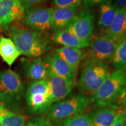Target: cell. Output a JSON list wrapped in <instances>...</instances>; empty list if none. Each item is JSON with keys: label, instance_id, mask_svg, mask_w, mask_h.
I'll return each instance as SVG.
<instances>
[{"label": "cell", "instance_id": "cell-1", "mask_svg": "<svg viewBox=\"0 0 126 126\" xmlns=\"http://www.w3.org/2000/svg\"><path fill=\"white\" fill-rule=\"evenodd\" d=\"M8 33L21 54L28 57H38L49 48V40L42 33L12 25Z\"/></svg>", "mask_w": 126, "mask_h": 126}, {"label": "cell", "instance_id": "cell-2", "mask_svg": "<svg viewBox=\"0 0 126 126\" xmlns=\"http://www.w3.org/2000/svg\"><path fill=\"white\" fill-rule=\"evenodd\" d=\"M126 88V68L115 70L110 73L96 92L92 101L99 107L113 105Z\"/></svg>", "mask_w": 126, "mask_h": 126}, {"label": "cell", "instance_id": "cell-3", "mask_svg": "<svg viewBox=\"0 0 126 126\" xmlns=\"http://www.w3.org/2000/svg\"><path fill=\"white\" fill-rule=\"evenodd\" d=\"M90 100L84 94H75L53 103L47 112V119L59 124L65 120L85 113Z\"/></svg>", "mask_w": 126, "mask_h": 126}, {"label": "cell", "instance_id": "cell-4", "mask_svg": "<svg viewBox=\"0 0 126 126\" xmlns=\"http://www.w3.org/2000/svg\"><path fill=\"white\" fill-rule=\"evenodd\" d=\"M110 74L109 67L106 62L84 59L78 81L80 89L93 95Z\"/></svg>", "mask_w": 126, "mask_h": 126}, {"label": "cell", "instance_id": "cell-5", "mask_svg": "<svg viewBox=\"0 0 126 126\" xmlns=\"http://www.w3.org/2000/svg\"><path fill=\"white\" fill-rule=\"evenodd\" d=\"M26 100L32 112L37 114L48 112L53 104L48 79L32 82L26 90Z\"/></svg>", "mask_w": 126, "mask_h": 126}, {"label": "cell", "instance_id": "cell-6", "mask_svg": "<svg viewBox=\"0 0 126 126\" xmlns=\"http://www.w3.org/2000/svg\"><path fill=\"white\" fill-rule=\"evenodd\" d=\"M94 14L90 9L83 8L66 28L88 47L94 37Z\"/></svg>", "mask_w": 126, "mask_h": 126}, {"label": "cell", "instance_id": "cell-7", "mask_svg": "<svg viewBox=\"0 0 126 126\" xmlns=\"http://www.w3.org/2000/svg\"><path fill=\"white\" fill-rule=\"evenodd\" d=\"M53 9L37 7L27 10L23 22L33 31L44 33L51 30Z\"/></svg>", "mask_w": 126, "mask_h": 126}, {"label": "cell", "instance_id": "cell-8", "mask_svg": "<svg viewBox=\"0 0 126 126\" xmlns=\"http://www.w3.org/2000/svg\"><path fill=\"white\" fill-rule=\"evenodd\" d=\"M117 42L110 40L105 36H97L91 41L85 59L99 62L110 60L114 54Z\"/></svg>", "mask_w": 126, "mask_h": 126}, {"label": "cell", "instance_id": "cell-9", "mask_svg": "<svg viewBox=\"0 0 126 126\" xmlns=\"http://www.w3.org/2000/svg\"><path fill=\"white\" fill-rule=\"evenodd\" d=\"M24 89L18 74L10 69L0 72V101L7 97L19 99Z\"/></svg>", "mask_w": 126, "mask_h": 126}, {"label": "cell", "instance_id": "cell-10", "mask_svg": "<svg viewBox=\"0 0 126 126\" xmlns=\"http://www.w3.org/2000/svg\"><path fill=\"white\" fill-rule=\"evenodd\" d=\"M25 15V9L19 0H0V28L3 31L22 19Z\"/></svg>", "mask_w": 126, "mask_h": 126}, {"label": "cell", "instance_id": "cell-11", "mask_svg": "<svg viewBox=\"0 0 126 126\" xmlns=\"http://www.w3.org/2000/svg\"><path fill=\"white\" fill-rule=\"evenodd\" d=\"M48 70L54 75L70 81L75 82L77 71L74 70L56 53H52L46 57L45 61Z\"/></svg>", "mask_w": 126, "mask_h": 126}, {"label": "cell", "instance_id": "cell-12", "mask_svg": "<svg viewBox=\"0 0 126 126\" xmlns=\"http://www.w3.org/2000/svg\"><path fill=\"white\" fill-rule=\"evenodd\" d=\"M48 80L50 84L53 103L60 101L67 97L71 94L75 83V82L57 76L50 71Z\"/></svg>", "mask_w": 126, "mask_h": 126}, {"label": "cell", "instance_id": "cell-13", "mask_svg": "<svg viewBox=\"0 0 126 126\" xmlns=\"http://www.w3.org/2000/svg\"><path fill=\"white\" fill-rule=\"evenodd\" d=\"M21 63L25 74L30 79L34 81L48 79L49 70L45 61L41 59L22 58Z\"/></svg>", "mask_w": 126, "mask_h": 126}, {"label": "cell", "instance_id": "cell-14", "mask_svg": "<svg viewBox=\"0 0 126 126\" xmlns=\"http://www.w3.org/2000/svg\"><path fill=\"white\" fill-rule=\"evenodd\" d=\"M79 6L56 7L53 9L51 30L54 32L65 29L78 12Z\"/></svg>", "mask_w": 126, "mask_h": 126}, {"label": "cell", "instance_id": "cell-15", "mask_svg": "<svg viewBox=\"0 0 126 126\" xmlns=\"http://www.w3.org/2000/svg\"><path fill=\"white\" fill-rule=\"evenodd\" d=\"M120 109L113 105L99 107L90 116L92 126H110Z\"/></svg>", "mask_w": 126, "mask_h": 126}, {"label": "cell", "instance_id": "cell-16", "mask_svg": "<svg viewBox=\"0 0 126 126\" xmlns=\"http://www.w3.org/2000/svg\"><path fill=\"white\" fill-rule=\"evenodd\" d=\"M126 33V9L117 10L110 26L104 31L103 35L117 42Z\"/></svg>", "mask_w": 126, "mask_h": 126}, {"label": "cell", "instance_id": "cell-17", "mask_svg": "<svg viewBox=\"0 0 126 126\" xmlns=\"http://www.w3.org/2000/svg\"><path fill=\"white\" fill-rule=\"evenodd\" d=\"M117 9L111 0H103L100 4L97 23L101 30L106 31L114 19Z\"/></svg>", "mask_w": 126, "mask_h": 126}, {"label": "cell", "instance_id": "cell-18", "mask_svg": "<svg viewBox=\"0 0 126 126\" xmlns=\"http://www.w3.org/2000/svg\"><path fill=\"white\" fill-rule=\"evenodd\" d=\"M55 53L74 70L78 71L80 63L84 57L81 49L62 46L57 48Z\"/></svg>", "mask_w": 126, "mask_h": 126}, {"label": "cell", "instance_id": "cell-19", "mask_svg": "<svg viewBox=\"0 0 126 126\" xmlns=\"http://www.w3.org/2000/svg\"><path fill=\"white\" fill-rule=\"evenodd\" d=\"M53 39L55 43L63 46V47L79 49L87 47L84 43H83L73 33L69 31L67 28L54 32Z\"/></svg>", "mask_w": 126, "mask_h": 126}, {"label": "cell", "instance_id": "cell-20", "mask_svg": "<svg viewBox=\"0 0 126 126\" xmlns=\"http://www.w3.org/2000/svg\"><path fill=\"white\" fill-rule=\"evenodd\" d=\"M21 53L11 39L1 37L0 56L9 66H11Z\"/></svg>", "mask_w": 126, "mask_h": 126}, {"label": "cell", "instance_id": "cell-21", "mask_svg": "<svg viewBox=\"0 0 126 126\" xmlns=\"http://www.w3.org/2000/svg\"><path fill=\"white\" fill-rule=\"evenodd\" d=\"M26 121L25 116L12 112L0 103V126H25Z\"/></svg>", "mask_w": 126, "mask_h": 126}, {"label": "cell", "instance_id": "cell-22", "mask_svg": "<svg viewBox=\"0 0 126 126\" xmlns=\"http://www.w3.org/2000/svg\"><path fill=\"white\" fill-rule=\"evenodd\" d=\"M110 62L115 70L126 68V33L117 42V47Z\"/></svg>", "mask_w": 126, "mask_h": 126}, {"label": "cell", "instance_id": "cell-23", "mask_svg": "<svg viewBox=\"0 0 126 126\" xmlns=\"http://www.w3.org/2000/svg\"><path fill=\"white\" fill-rule=\"evenodd\" d=\"M58 126H92V122L90 116L83 113L63 121Z\"/></svg>", "mask_w": 126, "mask_h": 126}, {"label": "cell", "instance_id": "cell-24", "mask_svg": "<svg viewBox=\"0 0 126 126\" xmlns=\"http://www.w3.org/2000/svg\"><path fill=\"white\" fill-rule=\"evenodd\" d=\"M25 126H55L47 118L39 117L32 120Z\"/></svg>", "mask_w": 126, "mask_h": 126}, {"label": "cell", "instance_id": "cell-25", "mask_svg": "<svg viewBox=\"0 0 126 126\" xmlns=\"http://www.w3.org/2000/svg\"><path fill=\"white\" fill-rule=\"evenodd\" d=\"M82 0H53L56 7H68L71 6H79Z\"/></svg>", "mask_w": 126, "mask_h": 126}, {"label": "cell", "instance_id": "cell-26", "mask_svg": "<svg viewBox=\"0 0 126 126\" xmlns=\"http://www.w3.org/2000/svg\"><path fill=\"white\" fill-rule=\"evenodd\" d=\"M46 1V0H19L23 8L26 11L29 9L30 8L34 5L40 4Z\"/></svg>", "mask_w": 126, "mask_h": 126}, {"label": "cell", "instance_id": "cell-27", "mask_svg": "<svg viewBox=\"0 0 126 126\" xmlns=\"http://www.w3.org/2000/svg\"><path fill=\"white\" fill-rule=\"evenodd\" d=\"M110 126H126V122L122 113V108H121L114 122Z\"/></svg>", "mask_w": 126, "mask_h": 126}, {"label": "cell", "instance_id": "cell-28", "mask_svg": "<svg viewBox=\"0 0 126 126\" xmlns=\"http://www.w3.org/2000/svg\"><path fill=\"white\" fill-rule=\"evenodd\" d=\"M103 0H82V7L85 9H88L89 8L94 7L100 4Z\"/></svg>", "mask_w": 126, "mask_h": 126}, {"label": "cell", "instance_id": "cell-29", "mask_svg": "<svg viewBox=\"0 0 126 126\" xmlns=\"http://www.w3.org/2000/svg\"><path fill=\"white\" fill-rule=\"evenodd\" d=\"M117 101L122 108L126 107V88H124L122 92L120 94Z\"/></svg>", "mask_w": 126, "mask_h": 126}, {"label": "cell", "instance_id": "cell-30", "mask_svg": "<svg viewBox=\"0 0 126 126\" xmlns=\"http://www.w3.org/2000/svg\"><path fill=\"white\" fill-rule=\"evenodd\" d=\"M113 4L117 10L126 9V0H115Z\"/></svg>", "mask_w": 126, "mask_h": 126}, {"label": "cell", "instance_id": "cell-31", "mask_svg": "<svg viewBox=\"0 0 126 126\" xmlns=\"http://www.w3.org/2000/svg\"><path fill=\"white\" fill-rule=\"evenodd\" d=\"M122 113H123V115L124 116V120H125L126 124V107L124 108H122Z\"/></svg>", "mask_w": 126, "mask_h": 126}, {"label": "cell", "instance_id": "cell-32", "mask_svg": "<svg viewBox=\"0 0 126 126\" xmlns=\"http://www.w3.org/2000/svg\"></svg>", "mask_w": 126, "mask_h": 126}]
</instances>
